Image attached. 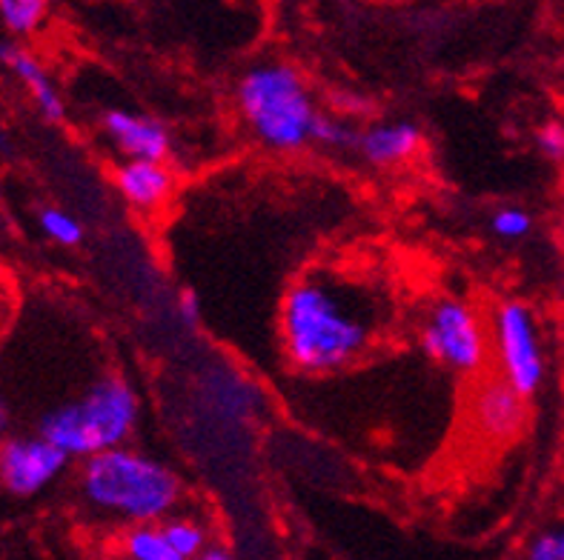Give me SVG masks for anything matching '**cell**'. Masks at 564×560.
I'll list each match as a JSON object with an SVG mask.
<instances>
[{"label":"cell","mask_w":564,"mask_h":560,"mask_svg":"<svg viewBox=\"0 0 564 560\" xmlns=\"http://www.w3.org/2000/svg\"><path fill=\"white\" fill-rule=\"evenodd\" d=\"M384 309L376 286L329 270L304 272L281 298V352L304 375L347 370L376 347L384 329Z\"/></svg>","instance_id":"cell-1"},{"label":"cell","mask_w":564,"mask_h":560,"mask_svg":"<svg viewBox=\"0 0 564 560\" xmlns=\"http://www.w3.org/2000/svg\"><path fill=\"white\" fill-rule=\"evenodd\" d=\"M80 497L129 526L164 524L184 501V481L170 463L132 447L95 454L80 466Z\"/></svg>","instance_id":"cell-2"},{"label":"cell","mask_w":564,"mask_h":560,"mask_svg":"<svg viewBox=\"0 0 564 560\" xmlns=\"http://www.w3.org/2000/svg\"><path fill=\"white\" fill-rule=\"evenodd\" d=\"M236 103L241 121L267 150L299 152L315 143L322 109L307 80L284 61H261L238 78Z\"/></svg>","instance_id":"cell-3"},{"label":"cell","mask_w":564,"mask_h":560,"mask_svg":"<svg viewBox=\"0 0 564 560\" xmlns=\"http://www.w3.org/2000/svg\"><path fill=\"white\" fill-rule=\"evenodd\" d=\"M141 418V397L121 375L95 381L78 400L57 406L41 420V435L66 458L89 461L127 447Z\"/></svg>","instance_id":"cell-4"},{"label":"cell","mask_w":564,"mask_h":560,"mask_svg":"<svg viewBox=\"0 0 564 560\" xmlns=\"http://www.w3.org/2000/svg\"><path fill=\"white\" fill-rule=\"evenodd\" d=\"M419 343L430 361L465 377L481 375L494 358L487 320L470 300L458 295H442L427 306Z\"/></svg>","instance_id":"cell-5"},{"label":"cell","mask_w":564,"mask_h":560,"mask_svg":"<svg viewBox=\"0 0 564 560\" xmlns=\"http://www.w3.org/2000/svg\"><path fill=\"white\" fill-rule=\"evenodd\" d=\"M490 352L499 377L524 400L542 389L547 375L539 320L522 300H499L490 315Z\"/></svg>","instance_id":"cell-6"},{"label":"cell","mask_w":564,"mask_h":560,"mask_svg":"<svg viewBox=\"0 0 564 560\" xmlns=\"http://www.w3.org/2000/svg\"><path fill=\"white\" fill-rule=\"evenodd\" d=\"M66 466H69V458L43 435L0 443V486L14 497L41 495L46 486L64 475Z\"/></svg>","instance_id":"cell-7"},{"label":"cell","mask_w":564,"mask_h":560,"mask_svg":"<svg viewBox=\"0 0 564 560\" xmlns=\"http://www.w3.org/2000/svg\"><path fill=\"white\" fill-rule=\"evenodd\" d=\"M470 426L490 443H510L528 426V400L499 375L481 377L470 395Z\"/></svg>","instance_id":"cell-8"},{"label":"cell","mask_w":564,"mask_h":560,"mask_svg":"<svg viewBox=\"0 0 564 560\" xmlns=\"http://www.w3.org/2000/svg\"><path fill=\"white\" fill-rule=\"evenodd\" d=\"M100 132L109 138L115 150L121 152L123 161L164 164L172 152L170 129L158 118H152V114L129 112V109H109L100 118Z\"/></svg>","instance_id":"cell-9"},{"label":"cell","mask_w":564,"mask_h":560,"mask_svg":"<svg viewBox=\"0 0 564 560\" xmlns=\"http://www.w3.org/2000/svg\"><path fill=\"white\" fill-rule=\"evenodd\" d=\"M424 132L413 121H379L358 129L352 150L370 166H399L422 152Z\"/></svg>","instance_id":"cell-10"},{"label":"cell","mask_w":564,"mask_h":560,"mask_svg":"<svg viewBox=\"0 0 564 560\" xmlns=\"http://www.w3.org/2000/svg\"><path fill=\"white\" fill-rule=\"evenodd\" d=\"M115 189L127 200L135 212H158L161 206L170 204L175 191V175L166 164L152 161H121L112 172Z\"/></svg>","instance_id":"cell-11"},{"label":"cell","mask_w":564,"mask_h":560,"mask_svg":"<svg viewBox=\"0 0 564 560\" xmlns=\"http://www.w3.org/2000/svg\"><path fill=\"white\" fill-rule=\"evenodd\" d=\"M0 64L12 69V75L26 86V92L35 100L37 112L50 123H61L66 118V103L57 92L55 80L50 78L46 66L32 52L18 46L14 41H0Z\"/></svg>","instance_id":"cell-12"},{"label":"cell","mask_w":564,"mask_h":560,"mask_svg":"<svg viewBox=\"0 0 564 560\" xmlns=\"http://www.w3.org/2000/svg\"><path fill=\"white\" fill-rule=\"evenodd\" d=\"M158 526H161V532H164L172 552L184 560H198L200 554L213 547V540H209V526L200 518H195V515H178V512H175L172 518H166L164 524Z\"/></svg>","instance_id":"cell-13"},{"label":"cell","mask_w":564,"mask_h":560,"mask_svg":"<svg viewBox=\"0 0 564 560\" xmlns=\"http://www.w3.org/2000/svg\"><path fill=\"white\" fill-rule=\"evenodd\" d=\"M123 560H184L172 552L161 526H129L121 538Z\"/></svg>","instance_id":"cell-14"},{"label":"cell","mask_w":564,"mask_h":560,"mask_svg":"<svg viewBox=\"0 0 564 560\" xmlns=\"http://www.w3.org/2000/svg\"><path fill=\"white\" fill-rule=\"evenodd\" d=\"M46 14H50V3L43 0H0V26L14 37L37 32Z\"/></svg>","instance_id":"cell-15"},{"label":"cell","mask_w":564,"mask_h":560,"mask_svg":"<svg viewBox=\"0 0 564 560\" xmlns=\"http://www.w3.org/2000/svg\"><path fill=\"white\" fill-rule=\"evenodd\" d=\"M37 227L57 246H80L84 243V223L57 206H43L37 212Z\"/></svg>","instance_id":"cell-16"},{"label":"cell","mask_w":564,"mask_h":560,"mask_svg":"<svg viewBox=\"0 0 564 560\" xmlns=\"http://www.w3.org/2000/svg\"><path fill=\"white\" fill-rule=\"evenodd\" d=\"M490 229L501 241H522L533 229V218H530V212L519 209V206H501V209L490 215Z\"/></svg>","instance_id":"cell-17"},{"label":"cell","mask_w":564,"mask_h":560,"mask_svg":"<svg viewBox=\"0 0 564 560\" xmlns=\"http://www.w3.org/2000/svg\"><path fill=\"white\" fill-rule=\"evenodd\" d=\"M524 560H564V524L533 535L524 549Z\"/></svg>","instance_id":"cell-18"},{"label":"cell","mask_w":564,"mask_h":560,"mask_svg":"<svg viewBox=\"0 0 564 560\" xmlns=\"http://www.w3.org/2000/svg\"><path fill=\"white\" fill-rule=\"evenodd\" d=\"M536 150L553 164H564V121L551 118L536 129Z\"/></svg>","instance_id":"cell-19"},{"label":"cell","mask_w":564,"mask_h":560,"mask_svg":"<svg viewBox=\"0 0 564 560\" xmlns=\"http://www.w3.org/2000/svg\"><path fill=\"white\" fill-rule=\"evenodd\" d=\"M178 312L181 320H184L186 327H195L200 320V304H198V295L195 292H184L178 300Z\"/></svg>","instance_id":"cell-20"},{"label":"cell","mask_w":564,"mask_h":560,"mask_svg":"<svg viewBox=\"0 0 564 560\" xmlns=\"http://www.w3.org/2000/svg\"><path fill=\"white\" fill-rule=\"evenodd\" d=\"M198 560H236V558H232V552H229V549H224V547H218V543H213V547H209L207 552L200 554Z\"/></svg>","instance_id":"cell-21"},{"label":"cell","mask_w":564,"mask_h":560,"mask_svg":"<svg viewBox=\"0 0 564 560\" xmlns=\"http://www.w3.org/2000/svg\"><path fill=\"white\" fill-rule=\"evenodd\" d=\"M7 426H9V406H7V400L0 397V432H3Z\"/></svg>","instance_id":"cell-22"},{"label":"cell","mask_w":564,"mask_h":560,"mask_svg":"<svg viewBox=\"0 0 564 560\" xmlns=\"http://www.w3.org/2000/svg\"><path fill=\"white\" fill-rule=\"evenodd\" d=\"M3 141H7V132H3V123H0V146H3Z\"/></svg>","instance_id":"cell-23"},{"label":"cell","mask_w":564,"mask_h":560,"mask_svg":"<svg viewBox=\"0 0 564 560\" xmlns=\"http://www.w3.org/2000/svg\"><path fill=\"white\" fill-rule=\"evenodd\" d=\"M0 289H3V284H0Z\"/></svg>","instance_id":"cell-24"}]
</instances>
